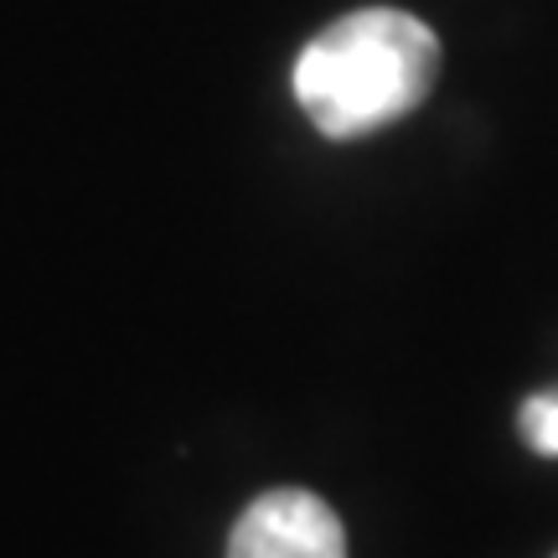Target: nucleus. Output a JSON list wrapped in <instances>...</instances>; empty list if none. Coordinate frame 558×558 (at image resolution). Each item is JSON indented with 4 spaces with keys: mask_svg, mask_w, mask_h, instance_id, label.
Instances as JSON below:
<instances>
[{
    "mask_svg": "<svg viewBox=\"0 0 558 558\" xmlns=\"http://www.w3.org/2000/svg\"><path fill=\"white\" fill-rule=\"evenodd\" d=\"M445 41L403 5H357L305 37L290 94L305 124L326 140H367L409 120L439 88Z\"/></svg>",
    "mask_w": 558,
    "mask_h": 558,
    "instance_id": "1",
    "label": "nucleus"
},
{
    "mask_svg": "<svg viewBox=\"0 0 558 558\" xmlns=\"http://www.w3.org/2000/svg\"><path fill=\"white\" fill-rule=\"evenodd\" d=\"M228 558H347V527L305 486H269L228 533Z\"/></svg>",
    "mask_w": 558,
    "mask_h": 558,
    "instance_id": "2",
    "label": "nucleus"
},
{
    "mask_svg": "<svg viewBox=\"0 0 558 558\" xmlns=\"http://www.w3.org/2000/svg\"><path fill=\"white\" fill-rule=\"evenodd\" d=\"M518 435L533 456L558 460V388L527 393V399L518 403Z\"/></svg>",
    "mask_w": 558,
    "mask_h": 558,
    "instance_id": "3",
    "label": "nucleus"
}]
</instances>
